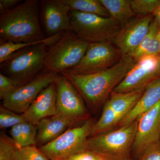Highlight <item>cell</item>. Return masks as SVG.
<instances>
[{"mask_svg": "<svg viewBox=\"0 0 160 160\" xmlns=\"http://www.w3.org/2000/svg\"><path fill=\"white\" fill-rule=\"evenodd\" d=\"M136 62L129 56H122L118 62L106 70L88 74L67 72L59 74L66 77L81 96L92 106L103 102L124 79Z\"/></svg>", "mask_w": 160, "mask_h": 160, "instance_id": "obj_1", "label": "cell"}, {"mask_svg": "<svg viewBox=\"0 0 160 160\" xmlns=\"http://www.w3.org/2000/svg\"><path fill=\"white\" fill-rule=\"evenodd\" d=\"M41 5L38 0H26L0 13L1 40L30 43L46 38L39 20Z\"/></svg>", "mask_w": 160, "mask_h": 160, "instance_id": "obj_2", "label": "cell"}, {"mask_svg": "<svg viewBox=\"0 0 160 160\" xmlns=\"http://www.w3.org/2000/svg\"><path fill=\"white\" fill-rule=\"evenodd\" d=\"M41 43L15 52L1 64V73L13 80L18 87L32 81L44 69L47 47Z\"/></svg>", "mask_w": 160, "mask_h": 160, "instance_id": "obj_3", "label": "cell"}, {"mask_svg": "<svg viewBox=\"0 0 160 160\" xmlns=\"http://www.w3.org/2000/svg\"><path fill=\"white\" fill-rule=\"evenodd\" d=\"M89 45L71 30L64 32L46 52L43 71L59 74L72 69L81 62Z\"/></svg>", "mask_w": 160, "mask_h": 160, "instance_id": "obj_4", "label": "cell"}, {"mask_svg": "<svg viewBox=\"0 0 160 160\" xmlns=\"http://www.w3.org/2000/svg\"><path fill=\"white\" fill-rule=\"evenodd\" d=\"M138 121L114 131L88 138L87 149L110 160H130V152L136 134Z\"/></svg>", "mask_w": 160, "mask_h": 160, "instance_id": "obj_5", "label": "cell"}, {"mask_svg": "<svg viewBox=\"0 0 160 160\" xmlns=\"http://www.w3.org/2000/svg\"><path fill=\"white\" fill-rule=\"evenodd\" d=\"M71 31L89 43L113 41L121 26L111 17L75 10L69 12Z\"/></svg>", "mask_w": 160, "mask_h": 160, "instance_id": "obj_6", "label": "cell"}, {"mask_svg": "<svg viewBox=\"0 0 160 160\" xmlns=\"http://www.w3.org/2000/svg\"><path fill=\"white\" fill-rule=\"evenodd\" d=\"M94 124L87 121L81 126L70 128L55 139L39 148L49 160H65L72 155L87 150L88 137Z\"/></svg>", "mask_w": 160, "mask_h": 160, "instance_id": "obj_7", "label": "cell"}, {"mask_svg": "<svg viewBox=\"0 0 160 160\" xmlns=\"http://www.w3.org/2000/svg\"><path fill=\"white\" fill-rule=\"evenodd\" d=\"M122 57L118 50L109 42L89 43L86 53L80 63L63 72L75 74L99 72L114 66Z\"/></svg>", "mask_w": 160, "mask_h": 160, "instance_id": "obj_8", "label": "cell"}, {"mask_svg": "<svg viewBox=\"0 0 160 160\" xmlns=\"http://www.w3.org/2000/svg\"><path fill=\"white\" fill-rule=\"evenodd\" d=\"M160 75V57L145 55L137 60L133 67L112 93L131 92L144 89Z\"/></svg>", "mask_w": 160, "mask_h": 160, "instance_id": "obj_9", "label": "cell"}, {"mask_svg": "<svg viewBox=\"0 0 160 160\" xmlns=\"http://www.w3.org/2000/svg\"><path fill=\"white\" fill-rule=\"evenodd\" d=\"M58 73L43 71L27 84L20 86L2 100L3 107L17 113L23 114L31 106L41 92L55 83Z\"/></svg>", "mask_w": 160, "mask_h": 160, "instance_id": "obj_10", "label": "cell"}, {"mask_svg": "<svg viewBox=\"0 0 160 160\" xmlns=\"http://www.w3.org/2000/svg\"><path fill=\"white\" fill-rule=\"evenodd\" d=\"M152 15L132 18L121 26L112 42L122 56L131 55L139 46L149 31Z\"/></svg>", "mask_w": 160, "mask_h": 160, "instance_id": "obj_11", "label": "cell"}, {"mask_svg": "<svg viewBox=\"0 0 160 160\" xmlns=\"http://www.w3.org/2000/svg\"><path fill=\"white\" fill-rule=\"evenodd\" d=\"M55 84L57 113L72 118L78 122L87 118L81 96L69 80L61 75Z\"/></svg>", "mask_w": 160, "mask_h": 160, "instance_id": "obj_12", "label": "cell"}, {"mask_svg": "<svg viewBox=\"0 0 160 160\" xmlns=\"http://www.w3.org/2000/svg\"><path fill=\"white\" fill-rule=\"evenodd\" d=\"M137 121L132 148L135 154L141 158L148 147L160 141V101Z\"/></svg>", "mask_w": 160, "mask_h": 160, "instance_id": "obj_13", "label": "cell"}, {"mask_svg": "<svg viewBox=\"0 0 160 160\" xmlns=\"http://www.w3.org/2000/svg\"><path fill=\"white\" fill-rule=\"evenodd\" d=\"M41 7L43 25L49 37L71 30V9L62 0H43Z\"/></svg>", "mask_w": 160, "mask_h": 160, "instance_id": "obj_14", "label": "cell"}, {"mask_svg": "<svg viewBox=\"0 0 160 160\" xmlns=\"http://www.w3.org/2000/svg\"><path fill=\"white\" fill-rule=\"evenodd\" d=\"M57 113V89L54 83L43 89L22 115L26 122L37 126L42 120Z\"/></svg>", "mask_w": 160, "mask_h": 160, "instance_id": "obj_15", "label": "cell"}, {"mask_svg": "<svg viewBox=\"0 0 160 160\" xmlns=\"http://www.w3.org/2000/svg\"><path fill=\"white\" fill-rule=\"evenodd\" d=\"M77 122L72 118L59 113L42 120L37 126L36 145L41 147L50 142Z\"/></svg>", "mask_w": 160, "mask_h": 160, "instance_id": "obj_16", "label": "cell"}, {"mask_svg": "<svg viewBox=\"0 0 160 160\" xmlns=\"http://www.w3.org/2000/svg\"><path fill=\"white\" fill-rule=\"evenodd\" d=\"M160 101V77L145 87L142 96L134 107L122 119L118 126H126L138 119Z\"/></svg>", "mask_w": 160, "mask_h": 160, "instance_id": "obj_17", "label": "cell"}, {"mask_svg": "<svg viewBox=\"0 0 160 160\" xmlns=\"http://www.w3.org/2000/svg\"><path fill=\"white\" fill-rule=\"evenodd\" d=\"M0 160H49L36 146L21 148L11 138L1 133Z\"/></svg>", "mask_w": 160, "mask_h": 160, "instance_id": "obj_18", "label": "cell"}, {"mask_svg": "<svg viewBox=\"0 0 160 160\" xmlns=\"http://www.w3.org/2000/svg\"><path fill=\"white\" fill-rule=\"evenodd\" d=\"M145 88L126 93H112L111 98L106 103L122 120L134 107L143 94Z\"/></svg>", "mask_w": 160, "mask_h": 160, "instance_id": "obj_19", "label": "cell"}, {"mask_svg": "<svg viewBox=\"0 0 160 160\" xmlns=\"http://www.w3.org/2000/svg\"><path fill=\"white\" fill-rule=\"evenodd\" d=\"M159 29L155 20L152 21L149 31L137 49L131 55L132 58L136 60L145 55L159 56L160 42L159 39Z\"/></svg>", "mask_w": 160, "mask_h": 160, "instance_id": "obj_20", "label": "cell"}, {"mask_svg": "<svg viewBox=\"0 0 160 160\" xmlns=\"http://www.w3.org/2000/svg\"><path fill=\"white\" fill-rule=\"evenodd\" d=\"M109 12L110 17L121 26L135 16L129 0H99Z\"/></svg>", "mask_w": 160, "mask_h": 160, "instance_id": "obj_21", "label": "cell"}, {"mask_svg": "<svg viewBox=\"0 0 160 160\" xmlns=\"http://www.w3.org/2000/svg\"><path fill=\"white\" fill-rule=\"evenodd\" d=\"M11 138L21 148L36 146L37 126L28 122H24L13 126L9 130Z\"/></svg>", "mask_w": 160, "mask_h": 160, "instance_id": "obj_22", "label": "cell"}, {"mask_svg": "<svg viewBox=\"0 0 160 160\" xmlns=\"http://www.w3.org/2000/svg\"><path fill=\"white\" fill-rule=\"evenodd\" d=\"M63 33L55 35L45 39L34 42H13L1 40L0 43V63L2 64L6 61L12 54L21 49L29 46H34L43 43H48L53 45L62 36Z\"/></svg>", "mask_w": 160, "mask_h": 160, "instance_id": "obj_23", "label": "cell"}, {"mask_svg": "<svg viewBox=\"0 0 160 160\" xmlns=\"http://www.w3.org/2000/svg\"><path fill=\"white\" fill-rule=\"evenodd\" d=\"M71 10L97 15L104 18L110 17L107 9L99 0H62Z\"/></svg>", "mask_w": 160, "mask_h": 160, "instance_id": "obj_24", "label": "cell"}, {"mask_svg": "<svg viewBox=\"0 0 160 160\" xmlns=\"http://www.w3.org/2000/svg\"><path fill=\"white\" fill-rule=\"evenodd\" d=\"M121 118L106 103L99 119L95 123L92 130V136L107 132L118 125Z\"/></svg>", "mask_w": 160, "mask_h": 160, "instance_id": "obj_25", "label": "cell"}, {"mask_svg": "<svg viewBox=\"0 0 160 160\" xmlns=\"http://www.w3.org/2000/svg\"><path fill=\"white\" fill-rule=\"evenodd\" d=\"M135 15L145 17L152 14L160 5V0H129Z\"/></svg>", "mask_w": 160, "mask_h": 160, "instance_id": "obj_26", "label": "cell"}, {"mask_svg": "<svg viewBox=\"0 0 160 160\" xmlns=\"http://www.w3.org/2000/svg\"><path fill=\"white\" fill-rule=\"evenodd\" d=\"M22 115L6 109L3 106L0 108V128L5 129L12 128L20 123L26 122Z\"/></svg>", "mask_w": 160, "mask_h": 160, "instance_id": "obj_27", "label": "cell"}, {"mask_svg": "<svg viewBox=\"0 0 160 160\" xmlns=\"http://www.w3.org/2000/svg\"><path fill=\"white\" fill-rule=\"evenodd\" d=\"M10 78L0 73V98L3 100L8 97L18 88Z\"/></svg>", "mask_w": 160, "mask_h": 160, "instance_id": "obj_28", "label": "cell"}, {"mask_svg": "<svg viewBox=\"0 0 160 160\" xmlns=\"http://www.w3.org/2000/svg\"><path fill=\"white\" fill-rule=\"evenodd\" d=\"M65 160H110L102 155L90 151L85 150L76 153L67 158Z\"/></svg>", "mask_w": 160, "mask_h": 160, "instance_id": "obj_29", "label": "cell"}, {"mask_svg": "<svg viewBox=\"0 0 160 160\" xmlns=\"http://www.w3.org/2000/svg\"><path fill=\"white\" fill-rule=\"evenodd\" d=\"M139 160H160V141L148 147Z\"/></svg>", "mask_w": 160, "mask_h": 160, "instance_id": "obj_30", "label": "cell"}, {"mask_svg": "<svg viewBox=\"0 0 160 160\" xmlns=\"http://www.w3.org/2000/svg\"><path fill=\"white\" fill-rule=\"evenodd\" d=\"M19 0H1L0 1V13L12 9L19 5Z\"/></svg>", "mask_w": 160, "mask_h": 160, "instance_id": "obj_31", "label": "cell"}, {"mask_svg": "<svg viewBox=\"0 0 160 160\" xmlns=\"http://www.w3.org/2000/svg\"><path fill=\"white\" fill-rule=\"evenodd\" d=\"M152 15L155 17L154 20L156 22L158 27L160 30V5L156 9Z\"/></svg>", "mask_w": 160, "mask_h": 160, "instance_id": "obj_32", "label": "cell"}, {"mask_svg": "<svg viewBox=\"0 0 160 160\" xmlns=\"http://www.w3.org/2000/svg\"><path fill=\"white\" fill-rule=\"evenodd\" d=\"M159 41H160V30L159 31ZM159 56L160 57V52Z\"/></svg>", "mask_w": 160, "mask_h": 160, "instance_id": "obj_33", "label": "cell"}]
</instances>
